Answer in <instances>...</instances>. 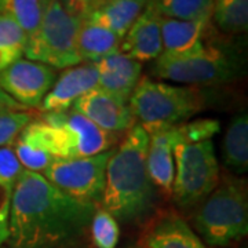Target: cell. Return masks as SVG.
Masks as SVG:
<instances>
[{"mask_svg": "<svg viewBox=\"0 0 248 248\" xmlns=\"http://www.w3.org/2000/svg\"><path fill=\"white\" fill-rule=\"evenodd\" d=\"M211 19L223 33H243L248 27V0H214Z\"/></svg>", "mask_w": 248, "mask_h": 248, "instance_id": "obj_22", "label": "cell"}, {"mask_svg": "<svg viewBox=\"0 0 248 248\" xmlns=\"http://www.w3.org/2000/svg\"><path fill=\"white\" fill-rule=\"evenodd\" d=\"M160 19L161 16L155 9V4L149 1L122 37L119 53L141 63L155 61L163 53Z\"/></svg>", "mask_w": 248, "mask_h": 248, "instance_id": "obj_14", "label": "cell"}, {"mask_svg": "<svg viewBox=\"0 0 248 248\" xmlns=\"http://www.w3.org/2000/svg\"><path fill=\"white\" fill-rule=\"evenodd\" d=\"M1 248H6V247H1Z\"/></svg>", "mask_w": 248, "mask_h": 248, "instance_id": "obj_36", "label": "cell"}, {"mask_svg": "<svg viewBox=\"0 0 248 248\" xmlns=\"http://www.w3.org/2000/svg\"><path fill=\"white\" fill-rule=\"evenodd\" d=\"M55 79L57 75L53 68L21 58L0 72V89L29 110L40 107Z\"/></svg>", "mask_w": 248, "mask_h": 248, "instance_id": "obj_10", "label": "cell"}, {"mask_svg": "<svg viewBox=\"0 0 248 248\" xmlns=\"http://www.w3.org/2000/svg\"><path fill=\"white\" fill-rule=\"evenodd\" d=\"M95 68L98 72V89L128 102L141 79V62L131 60L122 53H116L95 62Z\"/></svg>", "mask_w": 248, "mask_h": 248, "instance_id": "obj_16", "label": "cell"}, {"mask_svg": "<svg viewBox=\"0 0 248 248\" xmlns=\"http://www.w3.org/2000/svg\"><path fill=\"white\" fill-rule=\"evenodd\" d=\"M4 110H28L24 107H21L11 97H9L3 90L0 89V112Z\"/></svg>", "mask_w": 248, "mask_h": 248, "instance_id": "obj_32", "label": "cell"}, {"mask_svg": "<svg viewBox=\"0 0 248 248\" xmlns=\"http://www.w3.org/2000/svg\"><path fill=\"white\" fill-rule=\"evenodd\" d=\"M97 204L79 202L24 170L11 192L10 248H65L89 231Z\"/></svg>", "mask_w": 248, "mask_h": 248, "instance_id": "obj_1", "label": "cell"}, {"mask_svg": "<svg viewBox=\"0 0 248 248\" xmlns=\"http://www.w3.org/2000/svg\"><path fill=\"white\" fill-rule=\"evenodd\" d=\"M148 135H149L148 153H146L148 174L155 189L159 190L163 196L171 197L174 174H175L174 148L178 142H181L177 125L157 130Z\"/></svg>", "mask_w": 248, "mask_h": 248, "instance_id": "obj_15", "label": "cell"}, {"mask_svg": "<svg viewBox=\"0 0 248 248\" xmlns=\"http://www.w3.org/2000/svg\"><path fill=\"white\" fill-rule=\"evenodd\" d=\"M135 248H141V247H135Z\"/></svg>", "mask_w": 248, "mask_h": 248, "instance_id": "obj_35", "label": "cell"}, {"mask_svg": "<svg viewBox=\"0 0 248 248\" xmlns=\"http://www.w3.org/2000/svg\"><path fill=\"white\" fill-rule=\"evenodd\" d=\"M45 4L42 0H0V14L9 16L22 29L27 42L40 27Z\"/></svg>", "mask_w": 248, "mask_h": 248, "instance_id": "obj_21", "label": "cell"}, {"mask_svg": "<svg viewBox=\"0 0 248 248\" xmlns=\"http://www.w3.org/2000/svg\"><path fill=\"white\" fill-rule=\"evenodd\" d=\"M175 174L171 199L182 208H193L217 187L221 179L213 141L184 143L174 148Z\"/></svg>", "mask_w": 248, "mask_h": 248, "instance_id": "obj_7", "label": "cell"}, {"mask_svg": "<svg viewBox=\"0 0 248 248\" xmlns=\"http://www.w3.org/2000/svg\"><path fill=\"white\" fill-rule=\"evenodd\" d=\"M161 17L181 21H211L214 0H153Z\"/></svg>", "mask_w": 248, "mask_h": 248, "instance_id": "obj_23", "label": "cell"}, {"mask_svg": "<svg viewBox=\"0 0 248 248\" xmlns=\"http://www.w3.org/2000/svg\"><path fill=\"white\" fill-rule=\"evenodd\" d=\"M91 239L97 248H116L120 237L117 219L102 207H97L90 223Z\"/></svg>", "mask_w": 248, "mask_h": 248, "instance_id": "obj_25", "label": "cell"}, {"mask_svg": "<svg viewBox=\"0 0 248 248\" xmlns=\"http://www.w3.org/2000/svg\"><path fill=\"white\" fill-rule=\"evenodd\" d=\"M24 167L17 159L13 146L0 148V184L14 187Z\"/></svg>", "mask_w": 248, "mask_h": 248, "instance_id": "obj_29", "label": "cell"}, {"mask_svg": "<svg viewBox=\"0 0 248 248\" xmlns=\"http://www.w3.org/2000/svg\"><path fill=\"white\" fill-rule=\"evenodd\" d=\"M122 39L107 28L83 19L78 35L80 62L95 63L109 55L119 53Z\"/></svg>", "mask_w": 248, "mask_h": 248, "instance_id": "obj_19", "label": "cell"}, {"mask_svg": "<svg viewBox=\"0 0 248 248\" xmlns=\"http://www.w3.org/2000/svg\"><path fill=\"white\" fill-rule=\"evenodd\" d=\"M128 107L134 122L148 134L190 120L205 107L203 93L193 86H177L141 78Z\"/></svg>", "mask_w": 248, "mask_h": 248, "instance_id": "obj_5", "label": "cell"}, {"mask_svg": "<svg viewBox=\"0 0 248 248\" xmlns=\"http://www.w3.org/2000/svg\"><path fill=\"white\" fill-rule=\"evenodd\" d=\"M222 159L228 169L246 172L248 169V115L241 112L233 117L222 143Z\"/></svg>", "mask_w": 248, "mask_h": 248, "instance_id": "obj_20", "label": "cell"}, {"mask_svg": "<svg viewBox=\"0 0 248 248\" xmlns=\"http://www.w3.org/2000/svg\"><path fill=\"white\" fill-rule=\"evenodd\" d=\"M141 248H207L193 228L175 211H161L146 223Z\"/></svg>", "mask_w": 248, "mask_h": 248, "instance_id": "obj_13", "label": "cell"}, {"mask_svg": "<svg viewBox=\"0 0 248 248\" xmlns=\"http://www.w3.org/2000/svg\"><path fill=\"white\" fill-rule=\"evenodd\" d=\"M13 149L24 170L32 172L43 174L55 159L46 151L40 149L33 142L28 141L21 135H18L16 142L13 143Z\"/></svg>", "mask_w": 248, "mask_h": 248, "instance_id": "obj_26", "label": "cell"}, {"mask_svg": "<svg viewBox=\"0 0 248 248\" xmlns=\"http://www.w3.org/2000/svg\"><path fill=\"white\" fill-rule=\"evenodd\" d=\"M193 231L205 246L228 247L248 233L247 184L225 177L217 187L196 205Z\"/></svg>", "mask_w": 248, "mask_h": 248, "instance_id": "obj_4", "label": "cell"}, {"mask_svg": "<svg viewBox=\"0 0 248 248\" xmlns=\"http://www.w3.org/2000/svg\"><path fill=\"white\" fill-rule=\"evenodd\" d=\"M219 122L217 119H195L177 125L179 140L184 143L211 141L215 134L219 133Z\"/></svg>", "mask_w": 248, "mask_h": 248, "instance_id": "obj_27", "label": "cell"}, {"mask_svg": "<svg viewBox=\"0 0 248 248\" xmlns=\"http://www.w3.org/2000/svg\"><path fill=\"white\" fill-rule=\"evenodd\" d=\"M55 159H78L113 149L115 134L101 130L89 119L69 109L61 113H43L19 134Z\"/></svg>", "mask_w": 248, "mask_h": 248, "instance_id": "obj_3", "label": "cell"}, {"mask_svg": "<svg viewBox=\"0 0 248 248\" xmlns=\"http://www.w3.org/2000/svg\"><path fill=\"white\" fill-rule=\"evenodd\" d=\"M83 19L65 9L61 0H51L43 10L40 27L24 48L29 61L55 69L81 63L78 54V35Z\"/></svg>", "mask_w": 248, "mask_h": 248, "instance_id": "obj_6", "label": "cell"}, {"mask_svg": "<svg viewBox=\"0 0 248 248\" xmlns=\"http://www.w3.org/2000/svg\"><path fill=\"white\" fill-rule=\"evenodd\" d=\"M237 72L239 65L231 54L211 45H203L184 55L161 53L151 68V73L157 79L193 87L228 83L236 78Z\"/></svg>", "mask_w": 248, "mask_h": 248, "instance_id": "obj_8", "label": "cell"}, {"mask_svg": "<svg viewBox=\"0 0 248 248\" xmlns=\"http://www.w3.org/2000/svg\"><path fill=\"white\" fill-rule=\"evenodd\" d=\"M13 187L0 184V248L9 239V211Z\"/></svg>", "mask_w": 248, "mask_h": 248, "instance_id": "obj_30", "label": "cell"}, {"mask_svg": "<svg viewBox=\"0 0 248 248\" xmlns=\"http://www.w3.org/2000/svg\"><path fill=\"white\" fill-rule=\"evenodd\" d=\"M72 109L89 119L101 130L115 135L127 133L135 124L127 101L98 87L81 95Z\"/></svg>", "mask_w": 248, "mask_h": 248, "instance_id": "obj_11", "label": "cell"}, {"mask_svg": "<svg viewBox=\"0 0 248 248\" xmlns=\"http://www.w3.org/2000/svg\"><path fill=\"white\" fill-rule=\"evenodd\" d=\"M112 152L78 159H54L42 175L72 199L98 205L104 195L107 164Z\"/></svg>", "mask_w": 248, "mask_h": 248, "instance_id": "obj_9", "label": "cell"}, {"mask_svg": "<svg viewBox=\"0 0 248 248\" xmlns=\"http://www.w3.org/2000/svg\"><path fill=\"white\" fill-rule=\"evenodd\" d=\"M27 36L9 16L0 14V72L21 60Z\"/></svg>", "mask_w": 248, "mask_h": 248, "instance_id": "obj_24", "label": "cell"}, {"mask_svg": "<svg viewBox=\"0 0 248 248\" xmlns=\"http://www.w3.org/2000/svg\"><path fill=\"white\" fill-rule=\"evenodd\" d=\"M42 1H43V4H47V3H50V1H51V0H42Z\"/></svg>", "mask_w": 248, "mask_h": 248, "instance_id": "obj_33", "label": "cell"}, {"mask_svg": "<svg viewBox=\"0 0 248 248\" xmlns=\"http://www.w3.org/2000/svg\"><path fill=\"white\" fill-rule=\"evenodd\" d=\"M105 0H61L65 9L81 19H86Z\"/></svg>", "mask_w": 248, "mask_h": 248, "instance_id": "obj_31", "label": "cell"}, {"mask_svg": "<svg viewBox=\"0 0 248 248\" xmlns=\"http://www.w3.org/2000/svg\"><path fill=\"white\" fill-rule=\"evenodd\" d=\"M210 21H181L161 17L160 31L163 53L184 55L193 53L204 45V37Z\"/></svg>", "mask_w": 248, "mask_h": 248, "instance_id": "obj_17", "label": "cell"}, {"mask_svg": "<svg viewBox=\"0 0 248 248\" xmlns=\"http://www.w3.org/2000/svg\"><path fill=\"white\" fill-rule=\"evenodd\" d=\"M148 3V0H105L86 19L107 28L122 39Z\"/></svg>", "mask_w": 248, "mask_h": 248, "instance_id": "obj_18", "label": "cell"}, {"mask_svg": "<svg viewBox=\"0 0 248 248\" xmlns=\"http://www.w3.org/2000/svg\"><path fill=\"white\" fill-rule=\"evenodd\" d=\"M98 72L95 63H79L66 68L55 79L53 87L42 101L43 113H61L69 110L81 95L97 89Z\"/></svg>", "mask_w": 248, "mask_h": 248, "instance_id": "obj_12", "label": "cell"}, {"mask_svg": "<svg viewBox=\"0 0 248 248\" xmlns=\"http://www.w3.org/2000/svg\"><path fill=\"white\" fill-rule=\"evenodd\" d=\"M148 1H153V0H148Z\"/></svg>", "mask_w": 248, "mask_h": 248, "instance_id": "obj_34", "label": "cell"}, {"mask_svg": "<svg viewBox=\"0 0 248 248\" xmlns=\"http://www.w3.org/2000/svg\"><path fill=\"white\" fill-rule=\"evenodd\" d=\"M33 120L28 110H4L0 112V148L13 146L18 135Z\"/></svg>", "mask_w": 248, "mask_h": 248, "instance_id": "obj_28", "label": "cell"}, {"mask_svg": "<svg viewBox=\"0 0 248 248\" xmlns=\"http://www.w3.org/2000/svg\"><path fill=\"white\" fill-rule=\"evenodd\" d=\"M148 143V133L134 124L108 161L101 203L117 221H138L155 208L157 192L146 167Z\"/></svg>", "mask_w": 248, "mask_h": 248, "instance_id": "obj_2", "label": "cell"}]
</instances>
